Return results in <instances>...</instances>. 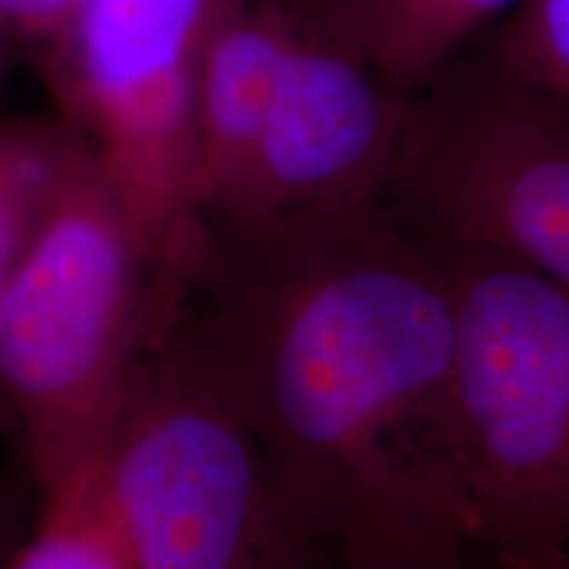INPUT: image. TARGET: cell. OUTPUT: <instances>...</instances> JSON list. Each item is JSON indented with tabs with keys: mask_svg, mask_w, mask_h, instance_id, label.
Returning <instances> with one entry per match:
<instances>
[{
	"mask_svg": "<svg viewBox=\"0 0 569 569\" xmlns=\"http://www.w3.org/2000/svg\"><path fill=\"white\" fill-rule=\"evenodd\" d=\"M184 311L336 569L486 553L461 467L448 274L386 201L209 230Z\"/></svg>",
	"mask_w": 569,
	"mask_h": 569,
	"instance_id": "obj_1",
	"label": "cell"
},
{
	"mask_svg": "<svg viewBox=\"0 0 569 569\" xmlns=\"http://www.w3.org/2000/svg\"><path fill=\"white\" fill-rule=\"evenodd\" d=\"M188 288L148 251L88 140L0 293V432L38 496L96 465Z\"/></svg>",
	"mask_w": 569,
	"mask_h": 569,
	"instance_id": "obj_2",
	"label": "cell"
},
{
	"mask_svg": "<svg viewBox=\"0 0 569 569\" xmlns=\"http://www.w3.org/2000/svg\"><path fill=\"white\" fill-rule=\"evenodd\" d=\"M92 472L138 569H336L184 301L142 356Z\"/></svg>",
	"mask_w": 569,
	"mask_h": 569,
	"instance_id": "obj_3",
	"label": "cell"
},
{
	"mask_svg": "<svg viewBox=\"0 0 569 569\" xmlns=\"http://www.w3.org/2000/svg\"><path fill=\"white\" fill-rule=\"evenodd\" d=\"M432 243L457 322L453 401L480 549L567 551L569 296L511 256Z\"/></svg>",
	"mask_w": 569,
	"mask_h": 569,
	"instance_id": "obj_4",
	"label": "cell"
},
{
	"mask_svg": "<svg viewBox=\"0 0 569 569\" xmlns=\"http://www.w3.org/2000/svg\"><path fill=\"white\" fill-rule=\"evenodd\" d=\"M211 0H84L40 61L59 113L90 140L159 267L193 280L206 230L196 198L198 59Z\"/></svg>",
	"mask_w": 569,
	"mask_h": 569,
	"instance_id": "obj_5",
	"label": "cell"
},
{
	"mask_svg": "<svg viewBox=\"0 0 569 569\" xmlns=\"http://www.w3.org/2000/svg\"><path fill=\"white\" fill-rule=\"evenodd\" d=\"M386 203L427 238L511 256L569 296V101L453 63L417 98Z\"/></svg>",
	"mask_w": 569,
	"mask_h": 569,
	"instance_id": "obj_6",
	"label": "cell"
},
{
	"mask_svg": "<svg viewBox=\"0 0 569 569\" xmlns=\"http://www.w3.org/2000/svg\"><path fill=\"white\" fill-rule=\"evenodd\" d=\"M301 9V24L240 209L209 230H251L356 203L386 201L417 98Z\"/></svg>",
	"mask_w": 569,
	"mask_h": 569,
	"instance_id": "obj_7",
	"label": "cell"
},
{
	"mask_svg": "<svg viewBox=\"0 0 569 569\" xmlns=\"http://www.w3.org/2000/svg\"><path fill=\"white\" fill-rule=\"evenodd\" d=\"M298 24V0H211L196 88V198L206 230L240 209Z\"/></svg>",
	"mask_w": 569,
	"mask_h": 569,
	"instance_id": "obj_8",
	"label": "cell"
},
{
	"mask_svg": "<svg viewBox=\"0 0 569 569\" xmlns=\"http://www.w3.org/2000/svg\"><path fill=\"white\" fill-rule=\"evenodd\" d=\"M317 24L365 56L382 80L419 98L461 48L525 0H301Z\"/></svg>",
	"mask_w": 569,
	"mask_h": 569,
	"instance_id": "obj_9",
	"label": "cell"
},
{
	"mask_svg": "<svg viewBox=\"0 0 569 569\" xmlns=\"http://www.w3.org/2000/svg\"><path fill=\"white\" fill-rule=\"evenodd\" d=\"M88 138L56 117H11L0 122V293L59 201Z\"/></svg>",
	"mask_w": 569,
	"mask_h": 569,
	"instance_id": "obj_10",
	"label": "cell"
},
{
	"mask_svg": "<svg viewBox=\"0 0 569 569\" xmlns=\"http://www.w3.org/2000/svg\"><path fill=\"white\" fill-rule=\"evenodd\" d=\"M3 569H138L106 515L92 465L42 490L30 538Z\"/></svg>",
	"mask_w": 569,
	"mask_h": 569,
	"instance_id": "obj_11",
	"label": "cell"
},
{
	"mask_svg": "<svg viewBox=\"0 0 569 569\" xmlns=\"http://www.w3.org/2000/svg\"><path fill=\"white\" fill-rule=\"evenodd\" d=\"M478 63L569 101V0H525L493 27Z\"/></svg>",
	"mask_w": 569,
	"mask_h": 569,
	"instance_id": "obj_12",
	"label": "cell"
},
{
	"mask_svg": "<svg viewBox=\"0 0 569 569\" xmlns=\"http://www.w3.org/2000/svg\"><path fill=\"white\" fill-rule=\"evenodd\" d=\"M84 0H0V24L38 53V63L59 51Z\"/></svg>",
	"mask_w": 569,
	"mask_h": 569,
	"instance_id": "obj_13",
	"label": "cell"
},
{
	"mask_svg": "<svg viewBox=\"0 0 569 569\" xmlns=\"http://www.w3.org/2000/svg\"><path fill=\"white\" fill-rule=\"evenodd\" d=\"M19 496L21 490L17 482L0 480V569L19 546L17 530H19Z\"/></svg>",
	"mask_w": 569,
	"mask_h": 569,
	"instance_id": "obj_14",
	"label": "cell"
},
{
	"mask_svg": "<svg viewBox=\"0 0 569 569\" xmlns=\"http://www.w3.org/2000/svg\"><path fill=\"white\" fill-rule=\"evenodd\" d=\"M498 561H501L503 569H569V549L540 553V557H507Z\"/></svg>",
	"mask_w": 569,
	"mask_h": 569,
	"instance_id": "obj_15",
	"label": "cell"
},
{
	"mask_svg": "<svg viewBox=\"0 0 569 569\" xmlns=\"http://www.w3.org/2000/svg\"><path fill=\"white\" fill-rule=\"evenodd\" d=\"M343 569H501V565L488 553L457 561V565H401V567H343Z\"/></svg>",
	"mask_w": 569,
	"mask_h": 569,
	"instance_id": "obj_16",
	"label": "cell"
},
{
	"mask_svg": "<svg viewBox=\"0 0 569 569\" xmlns=\"http://www.w3.org/2000/svg\"><path fill=\"white\" fill-rule=\"evenodd\" d=\"M9 38V34H6V30H3V24H0V53H3V40Z\"/></svg>",
	"mask_w": 569,
	"mask_h": 569,
	"instance_id": "obj_17",
	"label": "cell"
}]
</instances>
